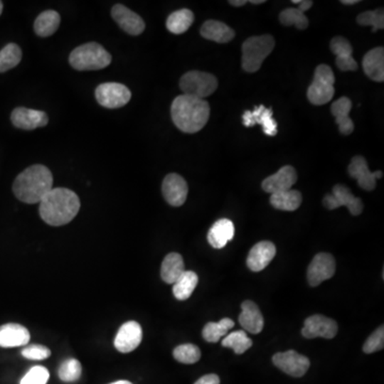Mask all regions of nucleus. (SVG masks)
I'll use <instances>...</instances> for the list:
<instances>
[{
    "label": "nucleus",
    "mask_w": 384,
    "mask_h": 384,
    "mask_svg": "<svg viewBox=\"0 0 384 384\" xmlns=\"http://www.w3.org/2000/svg\"><path fill=\"white\" fill-rule=\"evenodd\" d=\"M40 215L51 226L70 223L80 209L78 196L66 188H53L40 202Z\"/></svg>",
    "instance_id": "1"
},
{
    "label": "nucleus",
    "mask_w": 384,
    "mask_h": 384,
    "mask_svg": "<svg viewBox=\"0 0 384 384\" xmlns=\"http://www.w3.org/2000/svg\"><path fill=\"white\" fill-rule=\"evenodd\" d=\"M210 107L202 98L181 94L173 100L171 117L173 123L186 134L200 132L209 119Z\"/></svg>",
    "instance_id": "2"
},
{
    "label": "nucleus",
    "mask_w": 384,
    "mask_h": 384,
    "mask_svg": "<svg viewBox=\"0 0 384 384\" xmlns=\"http://www.w3.org/2000/svg\"><path fill=\"white\" fill-rule=\"evenodd\" d=\"M53 178L50 170L42 164H34L23 170L15 178L13 192L21 202L40 203L53 189Z\"/></svg>",
    "instance_id": "3"
},
{
    "label": "nucleus",
    "mask_w": 384,
    "mask_h": 384,
    "mask_svg": "<svg viewBox=\"0 0 384 384\" xmlns=\"http://www.w3.org/2000/svg\"><path fill=\"white\" fill-rule=\"evenodd\" d=\"M111 55L97 43L76 47L70 55V64L77 70H97L111 63Z\"/></svg>",
    "instance_id": "4"
},
{
    "label": "nucleus",
    "mask_w": 384,
    "mask_h": 384,
    "mask_svg": "<svg viewBox=\"0 0 384 384\" xmlns=\"http://www.w3.org/2000/svg\"><path fill=\"white\" fill-rule=\"evenodd\" d=\"M274 38L269 34L251 36L243 42L241 66L247 73H255L260 70L264 60L274 48Z\"/></svg>",
    "instance_id": "5"
},
{
    "label": "nucleus",
    "mask_w": 384,
    "mask_h": 384,
    "mask_svg": "<svg viewBox=\"0 0 384 384\" xmlns=\"http://www.w3.org/2000/svg\"><path fill=\"white\" fill-rule=\"evenodd\" d=\"M335 77L332 68L326 64L316 68L313 82L307 90V98L315 106L328 104L334 96Z\"/></svg>",
    "instance_id": "6"
},
{
    "label": "nucleus",
    "mask_w": 384,
    "mask_h": 384,
    "mask_svg": "<svg viewBox=\"0 0 384 384\" xmlns=\"http://www.w3.org/2000/svg\"><path fill=\"white\" fill-rule=\"evenodd\" d=\"M179 87L183 94L204 100L217 90L218 79L209 73L190 70L181 76Z\"/></svg>",
    "instance_id": "7"
},
{
    "label": "nucleus",
    "mask_w": 384,
    "mask_h": 384,
    "mask_svg": "<svg viewBox=\"0 0 384 384\" xmlns=\"http://www.w3.org/2000/svg\"><path fill=\"white\" fill-rule=\"evenodd\" d=\"M95 97L105 108L117 109L129 102L132 92L122 83L105 82L96 87Z\"/></svg>",
    "instance_id": "8"
},
{
    "label": "nucleus",
    "mask_w": 384,
    "mask_h": 384,
    "mask_svg": "<svg viewBox=\"0 0 384 384\" xmlns=\"http://www.w3.org/2000/svg\"><path fill=\"white\" fill-rule=\"evenodd\" d=\"M324 205L329 210L346 206L352 215H361L364 207L362 200L354 196L351 190L343 185H335L333 187L332 194L324 196Z\"/></svg>",
    "instance_id": "9"
},
{
    "label": "nucleus",
    "mask_w": 384,
    "mask_h": 384,
    "mask_svg": "<svg viewBox=\"0 0 384 384\" xmlns=\"http://www.w3.org/2000/svg\"><path fill=\"white\" fill-rule=\"evenodd\" d=\"M272 362L283 373L294 378L303 377L311 365L306 356L298 353L294 350L277 352L272 356Z\"/></svg>",
    "instance_id": "10"
},
{
    "label": "nucleus",
    "mask_w": 384,
    "mask_h": 384,
    "mask_svg": "<svg viewBox=\"0 0 384 384\" xmlns=\"http://www.w3.org/2000/svg\"><path fill=\"white\" fill-rule=\"evenodd\" d=\"M336 265L331 254L318 253L309 264L307 269V281L311 287L320 285L324 281L331 279L334 275Z\"/></svg>",
    "instance_id": "11"
},
{
    "label": "nucleus",
    "mask_w": 384,
    "mask_h": 384,
    "mask_svg": "<svg viewBox=\"0 0 384 384\" xmlns=\"http://www.w3.org/2000/svg\"><path fill=\"white\" fill-rule=\"evenodd\" d=\"M338 326L335 320L322 315H313L306 318L303 326L302 333L305 338H316L324 337L331 339L337 334Z\"/></svg>",
    "instance_id": "12"
},
{
    "label": "nucleus",
    "mask_w": 384,
    "mask_h": 384,
    "mask_svg": "<svg viewBox=\"0 0 384 384\" xmlns=\"http://www.w3.org/2000/svg\"><path fill=\"white\" fill-rule=\"evenodd\" d=\"M164 200L172 206H181L187 200L188 185L185 179L176 173H171L162 181Z\"/></svg>",
    "instance_id": "13"
},
{
    "label": "nucleus",
    "mask_w": 384,
    "mask_h": 384,
    "mask_svg": "<svg viewBox=\"0 0 384 384\" xmlns=\"http://www.w3.org/2000/svg\"><path fill=\"white\" fill-rule=\"evenodd\" d=\"M142 341V328L137 321L122 324L114 338V347L122 353L134 351Z\"/></svg>",
    "instance_id": "14"
},
{
    "label": "nucleus",
    "mask_w": 384,
    "mask_h": 384,
    "mask_svg": "<svg viewBox=\"0 0 384 384\" xmlns=\"http://www.w3.org/2000/svg\"><path fill=\"white\" fill-rule=\"evenodd\" d=\"M272 109L266 108L264 105L255 107L253 110H247L242 114L243 125L253 127L258 124L262 125L264 134L273 137L277 134V124L273 119Z\"/></svg>",
    "instance_id": "15"
},
{
    "label": "nucleus",
    "mask_w": 384,
    "mask_h": 384,
    "mask_svg": "<svg viewBox=\"0 0 384 384\" xmlns=\"http://www.w3.org/2000/svg\"><path fill=\"white\" fill-rule=\"evenodd\" d=\"M11 121L19 129L32 130L46 126L48 117L44 111L18 107L11 113Z\"/></svg>",
    "instance_id": "16"
},
{
    "label": "nucleus",
    "mask_w": 384,
    "mask_h": 384,
    "mask_svg": "<svg viewBox=\"0 0 384 384\" xmlns=\"http://www.w3.org/2000/svg\"><path fill=\"white\" fill-rule=\"evenodd\" d=\"M297 171L294 166H284L274 174L270 175L262 181V188L268 193H277V192L286 191L292 189L296 183Z\"/></svg>",
    "instance_id": "17"
},
{
    "label": "nucleus",
    "mask_w": 384,
    "mask_h": 384,
    "mask_svg": "<svg viewBox=\"0 0 384 384\" xmlns=\"http://www.w3.org/2000/svg\"><path fill=\"white\" fill-rule=\"evenodd\" d=\"M111 15L117 25L130 36H139L144 31V21L123 4H115L111 10Z\"/></svg>",
    "instance_id": "18"
},
{
    "label": "nucleus",
    "mask_w": 384,
    "mask_h": 384,
    "mask_svg": "<svg viewBox=\"0 0 384 384\" xmlns=\"http://www.w3.org/2000/svg\"><path fill=\"white\" fill-rule=\"evenodd\" d=\"M275 253L277 249L271 241H260L250 250L247 258V267L254 272H260L270 264L271 260L274 258Z\"/></svg>",
    "instance_id": "19"
},
{
    "label": "nucleus",
    "mask_w": 384,
    "mask_h": 384,
    "mask_svg": "<svg viewBox=\"0 0 384 384\" xmlns=\"http://www.w3.org/2000/svg\"><path fill=\"white\" fill-rule=\"evenodd\" d=\"M330 48L332 53L336 55L335 62H336L337 68L339 70H343V72L358 70V63L352 57L353 48L347 38H343V36H335L331 41Z\"/></svg>",
    "instance_id": "20"
},
{
    "label": "nucleus",
    "mask_w": 384,
    "mask_h": 384,
    "mask_svg": "<svg viewBox=\"0 0 384 384\" xmlns=\"http://www.w3.org/2000/svg\"><path fill=\"white\" fill-rule=\"evenodd\" d=\"M29 341V331L21 324H6L0 326V347H21L27 345Z\"/></svg>",
    "instance_id": "21"
},
{
    "label": "nucleus",
    "mask_w": 384,
    "mask_h": 384,
    "mask_svg": "<svg viewBox=\"0 0 384 384\" xmlns=\"http://www.w3.org/2000/svg\"><path fill=\"white\" fill-rule=\"evenodd\" d=\"M239 324L243 331L258 334L264 328V317L260 309L253 301L247 300L241 304V313L239 315Z\"/></svg>",
    "instance_id": "22"
},
{
    "label": "nucleus",
    "mask_w": 384,
    "mask_h": 384,
    "mask_svg": "<svg viewBox=\"0 0 384 384\" xmlns=\"http://www.w3.org/2000/svg\"><path fill=\"white\" fill-rule=\"evenodd\" d=\"M348 172L352 178L358 181V186L366 191L375 189V178L373 172L369 171L366 159L363 156H354L348 166Z\"/></svg>",
    "instance_id": "23"
},
{
    "label": "nucleus",
    "mask_w": 384,
    "mask_h": 384,
    "mask_svg": "<svg viewBox=\"0 0 384 384\" xmlns=\"http://www.w3.org/2000/svg\"><path fill=\"white\" fill-rule=\"evenodd\" d=\"M234 223L230 220L224 218L213 223L207 234V240L215 249H222L228 245V241L234 238Z\"/></svg>",
    "instance_id": "24"
},
{
    "label": "nucleus",
    "mask_w": 384,
    "mask_h": 384,
    "mask_svg": "<svg viewBox=\"0 0 384 384\" xmlns=\"http://www.w3.org/2000/svg\"><path fill=\"white\" fill-rule=\"evenodd\" d=\"M363 70L371 80L382 82L384 80V48L375 47L363 58Z\"/></svg>",
    "instance_id": "25"
},
{
    "label": "nucleus",
    "mask_w": 384,
    "mask_h": 384,
    "mask_svg": "<svg viewBox=\"0 0 384 384\" xmlns=\"http://www.w3.org/2000/svg\"><path fill=\"white\" fill-rule=\"evenodd\" d=\"M351 108V100L346 97V96L335 100L332 106H331V112L334 115L335 122L338 125L339 132L343 134V136H348L354 129L353 122H352V119L349 117V112Z\"/></svg>",
    "instance_id": "26"
},
{
    "label": "nucleus",
    "mask_w": 384,
    "mask_h": 384,
    "mask_svg": "<svg viewBox=\"0 0 384 384\" xmlns=\"http://www.w3.org/2000/svg\"><path fill=\"white\" fill-rule=\"evenodd\" d=\"M201 36L206 40L217 43H228L235 36V31L226 23L219 21H207L200 30Z\"/></svg>",
    "instance_id": "27"
},
{
    "label": "nucleus",
    "mask_w": 384,
    "mask_h": 384,
    "mask_svg": "<svg viewBox=\"0 0 384 384\" xmlns=\"http://www.w3.org/2000/svg\"><path fill=\"white\" fill-rule=\"evenodd\" d=\"M185 271V264L181 254L173 252L169 253L162 260L160 274L166 283L174 284Z\"/></svg>",
    "instance_id": "28"
},
{
    "label": "nucleus",
    "mask_w": 384,
    "mask_h": 384,
    "mask_svg": "<svg viewBox=\"0 0 384 384\" xmlns=\"http://www.w3.org/2000/svg\"><path fill=\"white\" fill-rule=\"evenodd\" d=\"M302 203V194L298 190H286L271 194L270 204L274 208L284 211H294Z\"/></svg>",
    "instance_id": "29"
},
{
    "label": "nucleus",
    "mask_w": 384,
    "mask_h": 384,
    "mask_svg": "<svg viewBox=\"0 0 384 384\" xmlns=\"http://www.w3.org/2000/svg\"><path fill=\"white\" fill-rule=\"evenodd\" d=\"M60 26V15L55 11L41 13L34 21V32L41 38L53 36Z\"/></svg>",
    "instance_id": "30"
},
{
    "label": "nucleus",
    "mask_w": 384,
    "mask_h": 384,
    "mask_svg": "<svg viewBox=\"0 0 384 384\" xmlns=\"http://www.w3.org/2000/svg\"><path fill=\"white\" fill-rule=\"evenodd\" d=\"M198 277L193 271H185L173 284V294L177 300H187L198 285Z\"/></svg>",
    "instance_id": "31"
},
{
    "label": "nucleus",
    "mask_w": 384,
    "mask_h": 384,
    "mask_svg": "<svg viewBox=\"0 0 384 384\" xmlns=\"http://www.w3.org/2000/svg\"><path fill=\"white\" fill-rule=\"evenodd\" d=\"M194 21V15L192 11L188 9L175 11L166 19V26L169 31L174 34H181L189 29Z\"/></svg>",
    "instance_id": "32"
},
{
    "label": "nucleus",
    "mask_w": 384,
    "mask_h": 384,
    "mask_svg": "<svg viewBox=\"0 0 384 384\" xmlns=\"http://www.w3.org/2000/svg\"><path fill=\"white\" fill-rule=\"evenodd\" d=\"M235 322L230 318H223L219 322H208L203 329L202 335L205 341L217 343L230 329L234 328Z\"/></svg>",
    "instance_id": "33"
},
{
    "label": "nucleus",
    "mask_w": 384,
    "mask_h": 384,
    "mask_svg": "<svg viewBox=\"0 0 384 384\" xmlns=\"http://www.w3.org/2000/svg\"><path fill=\"white\" fill-rule=\"evenodd\" d=\"M253 341L247 337L245 331L239 330L230 333L222 339V346L230 348L236 354H242L252 347Z\"/></svg>",
    "instance_id": "34"
},
{
    "label": "nucleus",
    "mask_w": 384,
    "mask_h": 384,
    "mask_svg": "<svg viewBox=\"0 0 384 384\" xmlns=\"http://www.w3.org/2000/svg\"><path fill=\"white\" fill-rule=\"evenodd\" d=\"M21 49L18 45L14 43L6 45L4 48L0 50V73L6 72V70H12L13 68L17 66L21 60Z\"/></svg>",
    "instance_id": "35"
},
{
    "label": "nucleus",
    "mask_w": 384,
    "mask_h": 384,
    "mask_svg": "<svg viewBox=\"0 0 384 384\" xmlns=\"http://www.w3.org/2000/svg\"><path fill=\"white\" fill-rule=\"evenodd\" d=\"M279 21L284 26H294L299 30L306 29L309 19L302 11L296 8H288L279 13Z\"/></svg>",
    "instance_id": "36"
},
{
    "label": "nucleus",
    "mask_w": 384,
    "mask_h": 384,
    "mask_svg": "<svg viewBox=\"0 0 384 384\" xmlns=\"http://www.w3.org/2000/svg\"><path fill=\"white\" fill-rule=\"evenodd\" d=\"M173 356L177 362L183 364H194L201 358V350L198 346L192 343H183V345L177 346L173 350Z\"/></svg>",
    "instance_id": "37"
},
{
    "label": "nucleus",
    "mask_w": 384,
    "mask_h": 384,
    "mask_svg": "<svg viewBox=\"0 0 384 384\" xmlns=\"http://www.w3.org/2000/svg\"><path fill=\"white\" fill-rule=\"evenodd\" d=\"M80 362L76 358H68L60 365L58 375L63 382H75L81 377Z\"/></svg>",
    "instance_id": "38"
},
{
    "label": "nucleus",
    "mask_w": 384,
    "mask_h": 384,
    "mask_svg": "<svg viewBox=\"0 0 384 384\" xmlns=\"http://www.w3.org/2000/svg\"><path fill=\"white\" fill-rule=\"evenodd\" d=\"M356 21L361 26H371L373 31L384 28V13L382 9H377L373 11H366L361 13L356 17Z\"/></svg>",
    "instance_id": "39"
},
{
    "label": "nucleus",
    "mask_w": 384,
    "mask_h": 384,
    "mask_svg": "<svg viewBox=\"0 0 384 384\" xmlns=\"http://www.w3.org/2000/svg\"><path fill=\"white\" fill-rule=\"evenodd\" d=\"M49 379V371L43 366H34L23 375L21 384H46Z\"/></svg>",
    "instance_id": "40"
},
{
    "label": "nucleus",
    "mask_w": 384,
    "mask_h": 384,
    "mask_svg": "<svg viewBox=\"0 0 384 384\" xmlns=\"http://www.w3.org/2000/svg\"><path fill=\"white\" fill-rule=\"evenodd\" d=\"M384 346V328L383 326L378 328L370 336L367 338L363 345V351L365 353H373L383 349Z\"/></svg>",
    "instance_id": "41"
},
{
    "label": "nucleus",
    "mask_w": 384,
    "mask_h": 384,
    "mask_svg": "<svg viewBox=\"0 0 384 384\" xmlns=\"http://www.w3.org/2000/svg\"><path fill=\"white\" fill-rule=\"evenodd\" d=\"M50 350L42 345H29L21 350V356L28 360H46L50 356Z\"/></svg>",
    "instance_id": "42"
},
{
    "label": "nucleus",
    "mask_w": 384,
    "mask_h": 384,
    "mask_svg": "<svg viewBox=\"0 0 384 384\" xmlns=\"http://www.w3.org/2000/svg\"><path fill=\"white\" fill-rule=\"evenodd\" d=\"M194 384H220V378L215 373L203 375Z\"/></svg>",
    "instance_id": "43"
},
{
    "label": "nucleus",
    "mask_w": 384,
    "mask_h": 384,
    "mask_svg": "<svg viewBox=\"0 0 384 384\" xmlns=\"http://www.w3.org/2000/svg\"><path fill=\"white\" fill-rule=\"evenodd\" d=\"M292 4H299L298 9L302 11L303 13L311 9V6H313V1H311V0H303V1L302 0H292Z\"/></svg>",
    "instance_id": "44"
},
{
    "label": "nucleus",
    "mask_w": 384,
    "mask_h": 384,
    "mask_svg": "<svg viewBox=\"0 0 384 384\" xmlns=\"http://www.w3.org/2000/svg\"><path fill=\"white\" fill-rule=\"evenodd\" d=\"M247 2V1H245V0H230L228 4H232V6H245Z\"/></svg>",
    "instance_id": "45"
},
{
    "label": "nucleus",
    "mask_w": 384,
    "mask_h": 384,
    "mask_svg": "<svg viewBox=\"0 0 384 384\" xmlns=\"http://www.w3.org/2000/svg\"><path fill=\"white\" fill-rule=\"evenodd\" d=\"M341 4H347V6H352V4H358V0H341Z\"/></svg>",
    "instance_id": "46"
},
{
    "label": "nucleus",
    "mask_w": 384,
    "mask_h": 384,
    "mask_svg": "<svg viewBox=\"0 0 384 384\" xmlns=\"http://www.w3.org/2000/svg\"><path fill=\"white\" fill-rule=\"evenodd\" d=\"M373 176H375V178H382V176H383V173H382V171H375V172H373Z\"/></svg>",
    "instance_id": "47"
},
{
    "label": "nucleus",
    "mask_w": 384,
    "mask_h": 384,
    "mask_svg": "<svg viewBox=\"0 0 384 384\" xmlns=\"http://www.w3.org/2000/svg\"><path fill=\"white\" fill-rule=\"evenodd\" d=\"M109 384H132V382L127 381V380H119V381L112 382Z\"/></svg>",
    "instance_id": "48"
},
{
    "label": "nucleus",
    "mask_w": 384,
    "mask_h": 384,
    "mask_svg": "<svg viewBox=\"0 0 384 384\" xmlns=\"http://www.w3.org/2000/svg\"><path fill=\"white\" fill-rule=\"evenodd\" d=\"M250 4H265V0H250Z\"/></svg>",
    "instance_id": "49"
},
{
    "label": "nucleus",
    "mask_w": 384,
    "mask_h": 384,
    "mask_svg": "<svg viewBox=\"0 0 384 384\" xmlns=\"http://www.w3.org/2000/svg\"><path fill=\"white\" fill-rule=\"evenodd\" d=\"M2 10H4V4H2V1H0V15H1Z\"/></svg>",
    "instance_id": "50"
}]
</instances>
